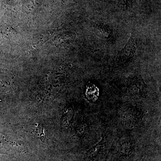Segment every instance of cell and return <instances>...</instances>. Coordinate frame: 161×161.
<instances>
[{"mask_svg": "<svg viewBox=\"0 0 161 161\" xmlns=\"http://www.w3.org/2000/svg\"><path fill=\"white\" fill-rule=\"evenodd\" d=\"M136 38L134 33H132L130 39L119 54V57L124 60H128L134 57L136 51Z\"/></svg>", "mask_w": 161, "mask_h": 161, "instance_id": "2", "label": "cell"}, {"mask_svg": "<svg viewBox=\"0 0 161 161\" xmlns=\"http://www.w3.org/2000/svg\"><path fill=\"white\" fill-rule=\"evenodd\" d=\"M127 92L130 96L135 98H143L147 94V86L142 78L135 76L129 79Z\"/></svg>", "mask_w": 161, "mask_h": 161, "instance_id": "1", "label": "cell"}, {"mask_svg": "<svg viewBox=\"0 0 161 161\" xmlns=\"http://www.w3.org/2000/svg\"><path fill=\"white\" fill-rule=\"evenodd\" d=\"M118 6L121 9L126 10L130 7V0H117Z\"/></svg>", "mask_w": 161, "mask_h": 161, "instance_id": "5", "label": "cell"}, {"mask_svg": "<svg viewBox=\"0 0 161 161\" xmlns=\"http://www.w3.org/2000/svg\"><path fill=\"white\" fill-rule=\"evenodd\" d=\"M95 34L102 39H108L111 36L112 31L109 27L105 24L96 23L93 26Z\"/></svg>", "mask_w": 161, "mask_h": 161, "instance_id": "3", "label": "cell"}, {"mask_svg": "<svg viewBox=\"0 0 161 161\" xmlns=\"http://www.w3.org/2000/svg\"><path fill=\"white\" fill-rule=\"evenodd\" d=\"M86 95L87 98L92 101H95L99 95V90L94 84H91L87 87Z\"/></svg>", "mask_w": 161, "mask_h": 161, "instance_id": "4", "label": "cell"}, {"mask_svg": "<svg viewBox=\"0 0 161 161\" xmlns=\"http://www.w3.org/2000/svg\"><path fill=\"white\" fill-rule=\"evenodd\" d=\"M144 1H150V0H144Z\"/></svg>", "mask_w": 161, "mask_h": 161, "instance_id": "6", "label": "cell"}]
</instances>
